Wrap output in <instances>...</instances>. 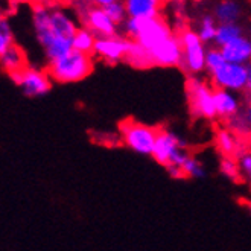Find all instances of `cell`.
I'll list each match as a JSON object with an SVG mask.
<instances>
[{
    "instance_id": "obj_7",
    "label": "cell",
    "mask_w": 251,
    "mask_h": 251,
    "mask_svg": "<svg viewBox=\"0 0 251 251\" xmlns=\"http://www.w3.org/2000/svg\"><path fill=\"white\" fill-rule=\"evenodd\" d=\"M209 76L213 88H221V90H228L233 93L245 92L248 82V66L226 63Z\"/></svg>"
},
{
    "instance_id": "obj_17",
    "label": "cell",
    "mask_w": 251,
    "mask_h": 251,
    "mask_svg": "<svg viewBox=\"0 0 251 251\" xmlns=\"http://www.w3.org/2000/svg\"><path fill=\"white\" fill-rule=\"evenodd\" d=\"M0 61H2V67L8 75L25 72L29 67L26 53L19 44H14V46L9 48L5 53L0 55Z\"/></svg>"
},
{
    "instance_id": "obj_10",
    "label": "cell",
    "mask_w": 251,
    "mask_h": 251,
    "mask_svg": "<svg viewBox=\"0 0 251 251\" xmlns=\"http://www.w3.org/2000/svg\"><path fill=\"white\" fill-rule=\"evenodd\" d=\"M151 60L154 66H161V67H175L183 63V48L180 38L176 35L169 37L165 40L155 49L150 52Z\"/></svg>"
},
{
    "instance_id": "obj_9",
    "label": "cell",
    "mask_w": 251,
    "mask_h": 251,
    "mask_svg": "<svg viewBox=\"0 0 251 251\" xmlns=\"http://www.w3.org/2000/svg\"><path fill=\"white\" fill-rule=\"evenodd\" d=\"M131 46H132V40L122 35L99 37L96 38L93 53H96L110 64H116L122 60H126V55L129 53Z\"/></svg>"
},
{
    "instance_id": "obj_13",
    "label": "cell",
    "mask_w": 251,
    "mask_h": 251,
    "mask_svg": "<svg viewBox=\"0 0 251 251\" xmlns=\"http://www.w3.org/2000/svg\"><path fill=\"white\" fill-rule=\"evenodd\" d=\"M221 52H223L227 63L241 66L251 64V40L245 35L221 48Z\"/></svg>"
},
{
    "instance_id": "obj_28",
    "label": "cell",
    "mask_w": 251,
    "mask_h": 251,
    "mask_svg": "<svg viewBox=\"0 0 251 251\" xmlns=\"http://www.w3.org/2000/svg\"><path fill=\"white\" fill-rule=\"evenodd\" d=\"M183 172L186 176H190V178H202L205 175V171L202 168V163L200 160H197L195 157H189L187 161L183 165Z\"/></svg>"
},
{
    "instance_id": "obj_29",
    "label": "cell",
    "mask_w": 251,
    "mask_h": 251,
    "mask_svg": "<svg viewBox=\"0 0 251 251\" xmlns=\"http://www.w3.org/2000/svg\"><path fill=\"white\" fill-rule=\"evenodd\" d=\"M221 172H223L227 178L230 180H238L239 178V175H241V169H239V165H238V161H234L228 157L223 158L221 160Z\"/></svg>"
},
{
    "instance_id": "obj_34",
    "label": "cell",
    "mask_w": 251,
    "mask_h": 251,
    "mask_svg": "<svg viewBox=\"0 0 251 251\" xmlns=\"http://www.w3.org/2000/svg\"><path fill=\"white\" fill-rule=\"evenodd\" d=\"M250 40H251V37H250Z\"/></svg>"
},
{
    "instance_id": "obj_27",
    "label": "cell",
    "mask_w": 251,
    "mask_h": 251,
    "mask_svg": "<svg viewBox=\"0 0 251 251\" xmlns=\"http://www.w3.org/2000/svg\"><path fill=\"white\" fill-rule=\"evenodd\" d=\"M12 46H14L12 27H11L8 19L2 17V20H0V55L5 53Z\"/></svg>"
},
{
    "instance_id": "obj_33",
    "label": "cell",
    "mask_w": 251,
    "mask_h": 251,
    "mask_svg": "<svg viewBox=\"0 0 251 251\" xmlns=\"http://www.w3.org/2000/svg\"><path fill=\"white\" fill-rule=\"evenodd\" d=\"M248 207H250V210H251V200L248 201Z\"/></svg>"
},
{
    "instance_id": "obj_12",
    "label": "cell",
    "mask_w": 251,
    "mask_h": 251,
    "mask_svg": "<svg viewBox=\"0 0 251 251\" xmlns=\"http://www.w3.org/2000/svg\"><path fill=\"white\" fill-rule=\"evenodd\" d=\"M181 148H186V143L183 139H180L176 134H174L172 131L160 129L158 134H157V142H155L152 157L157 163L163 165L166 168L169 165L171 157L178 150H181Z\"/></svg>"
},
{
    "instance_id": "obj_16",
    "label": "cell",
    "mask_w": 251,
    "mask_h": 251,
    "mask_svg": "<svg viewBox=\"0 0 251 251\" xmlns=\"http://www.w3.org/2000/svg\"><path fill=\"white\" fill-rule=\"evenodd\" d=\"M215 108L216 116L224 117V119L228 121L242 110V104L241 99L236 96V93L215 88Z\"/></svg>"
},
{
    "instance_id": "obj_26",
    "label": "cell",
    "mask_w": 251,
    "mask_h": 251,
    "mask_svg": "<svg viewBox=\"0 0 251 251\" xmlns=\"http://www.w3.org/2000/svg\"><path fill=\"white\" fill-rule=\"evenodd\" d=\"M226 58L221 52L219 48H212V49H207V58H205V72L212 75L216 70H219L226 64Z\"/></svg>"
},
{
    "instance_id": "obj_18",
    "label": "cell",
    "mask_w": 251,
    "mask_h": 251,
    "mask_svg": "<svg viewBox=\"0 0 251 251\" xmlns=\"http://www.w3.org/2000/svg\"><path fill=\"white\" fill-rule=\"evenodd\" d=\"M242 14V6L241 3L234 2V0H224L215 5L213 9V17L219 25L224 23H238L239 17Z\"/></svg>"
},
{
    "instance_id": "obj_15",
    "label": "cell",
    "mask_w": 251,
    "mask_h": 251,
    "mask_svg": "<svg viewBox=\"0 0 251 251\" xmlns=\"http://www.w3.org/2000/svg\"><path fill=\"white\" fill-rule=\"evenodd\" d=\"M128 19L154 20L160 17L161 5L158 0H126L125 2Z\"/></svg>"
},
{
    "instance_id": "obj_5",
    "label": "cell",
    "mask_w": 251,
    "mask_h": 251,
    "mask_svg": "<svg viewBox=\"0 0 251 251\" xmlns=\"http://www.w3.org/2000/svg\"><path fill=\"white\" fill-rule=\"evenodd\" d=\"M121 134L125 145L132 151L142 155H152L158 134L155 128L128 119L121 124Z\"/></svg>"
},
{
    "instance_id": "obj_32",
    "label": "cell",
    "mask_w": 251,
    "mask_h": 251,
    "mask_svg": "<svg viewBox=\"0 0 251 251\" xmlns=\"http://www.w3.org/2000/svg\"><path fill=\"white\" fill-rule=\"evenodd\" d=\"M245 99H247V104H251V64L248 66V82H247V88H245Z\"/></svg>"
},
{
    "instance_id": "obj_14",
    "label": "cell",
    "mask_w": 251,
    "mask_h": 251,
    "mask_svg": "<svg viewBox=\"0 0 251 251\" xmlns=\"http://www.w3.org/2000/svg\"><path fill=\"white\" fill-rule=\"evenodd\" d=\"M50 27L56 38H69V40H73L76 31L79 29L75 20L70 17V14L63 8H52Z\"/></svg>"
},
{
    "instance_id": "obj_6",
    "label": "cell",
    "mask_w": 251,
    "mask_h": 251,
    "mask_svg": "<svg viewBox=\"0 0 251 251\" xmlns=\"http://www.w3.org/2000/svg\"><path fill=\"white\" fill-rule=\"evenodd\" d=\"M73 6H75L78 17L82 22V27H87L88 31L93 32L98 38L117 35V27L119 26L114 25L111 19L105 14V11L96 6V3L76 2Z\"/></svg>"
},
{
    "instance_id": "obj_22",
    "label": "cell",
    "mask_w": 251,
    "mask_h": 251,
    "mask_svg": "<svg viewBox=\"0 0 251 251\" xmlns=\"http://www.w3.org/2000/svg\"><path fill=\"white\" fill-rule=\"evenodd\" d=\"M228 129L239 134H248L251 132V104L242 107V110L231 119H228Z\"/></svg>"
},
{
    "instance_id": "obj_30",
    "label": "cell",
    "mask_w": 251,
    "mask_h": 251,
    "mask_svg": "<svg viewBox=\"0 0 251 251\" xmlns=\"http://www.w3.org/2000/svg\"><path fill=\"white\" fill-rule=\"evenodd\" d=\"M238 165H239L241 174L245 175V178H247V180L250 181V184H251V152L244 154V155L239 158Z\"/></svg>"
},
{
    "instance_id": "obj_19",
    "label": "cell",
    "mask_w": 251,
    "mask_h": 251,
    "mask_svg": "<svg viewBox=\"0 0 251 251\" xmlns=\"http://www.w3.org/2000/svg\"><path fill=\"white\" fill-rule=\"evenodd\" d=\"M95 3H96V6L105 11V14L111 19V22L114 25L124 26V23L128 20L125 2H121V0H98Z\"/></svg>"
},
{
    "instance_id": "obj_3",
    "label": "cell",
    "mask_w": 251,
    "mask_h": 251,
    "mask_svg": "<svg viewBox=\"0 0 251 251\" xmlns=\"http://www.w3.org/2000/svg\"><path fill=\"white\" fill-rule=\"evenodd\" d=\"M186 95L192 116L204 119H213L216 116L215 88L207 81L198 76H189L186 81Z\"/></svg>"
},
{
    "instance_id": "obj_25",
    "label": "cell",
    "mask_w": 251,
    "mask_h": 251,
    "mask_svg": "<svg viewBox=\"0 0 251 251\" xmlns=\"http://www.w3.org/2000/svg\"><path fill=\"white\" fill-rule=\"evenodd\" d=\"M216 146L223 154L231 155L233 152H236L238 142H236V137L233 132L228 128H224L216 132Z\"/></svg>"
},
{
    "instance_id": "obj_20",
    "label": "cell",
    "mask_w": 251,
    "mask_h": 251,
    "mask_svg": "<svg viewBox=\"0 0 251 251\" xmlns=\"http://www.w3.org/2000/svg\"><path fill=\"white\" fill-rule=\"evenodd\" d=\"M241 37H244V27L239 23H224V25L218 23L215 43L219 49L227 46V44H230L231 41L238 40Z\"/></svg>"
},
{
    "instance_id": "obj_11",
    "label": "cell",
    "mask_w": 251,
    "mask_h": 251,
    "mask_svg": "<svg viewBox=\"0 0 251 251\" xmlns=\"http://www.w3.org/2000/svg\"><path fill=\"white\" fill-rule=\"evenodd\" d=\"M50 12L52 8H48V5L44 3L32 5V27L35 32V38L43 48V50L49 48L56 40L50 27Z\"/></svg>"
},
{
    "instance_id": "obj_24",
    "label": "cell",
    "mask_w": 251,
    "mask_h": 251,
    "mask_svg": "<svg viewBox=\"0 0 251 251\" xmlns=\"http://www.w3.org/2000/svg\"><path fill=\"white\" fill-rule=\"evenodd\" d=\"M216 29H218V22L213 17V14H204L200 20V26H198V35L201 38V41L205 43H212L216 38Z\"/></svg>"
},
{
    "instance_id": "obj_31",
    "label": "cell",
    "mask_w": 251,
    "mask_h": 251,
    "mask_svg": "<svg viewBox=\"0 0 251 251\" xmlns=\"http://www.w3.org/2000/svg\"><path fill=\"white\" fill-rule=\"evenodd\" d=\"M166 171H168V174H169L171 178H175V180L186 178V175H184L183 169L178 168V166H166Z\"/></svg>"
},
{
    "instance_id": "obj_2",
    "label": "cell",
    "mask_w": 251,
    "mask_h": 251,
    "mask_svg": "<svg viewBox=\"0 0 251 251\" xmlns=\"http://www.w3.org/2000/svg\"><path fill=\"white\" fill-rule=\"evenodd\" d=\"M93 70L92 55L72 50L61 60L48 64L49 76L56 82H78L87 78Z\"/></svg>"
},
{
    "instance_id": "obj_8",
    "label": "cell",
    "mask_w": 251,
    "mask_h": 251,
    "mask_svg": "<svg viewBox=\"0 0 251 251\" xmlns=\"http://www.w3.org/2000/svg\"><path fill=\"white\" fill-rule=\"evenodd\" d=\"M8 76L17 85L22 87L26 96L31 98L44 96L46 93H49L52 87V78L49 76V73L34 67H27L25 72L12 73V75Z\"/></svg>"
},
{
    "instance_id": "obj_4",
    "label": "cell",
    "mask_w": 251,
    "mask_h": 251,
    "mask_svg": "<svg viewBox=\"0 0 251 251\" xmlns=\"http://www.w3.org/2000/svg\"><path fill=\"white\" fill-rule=\"evenodd\" d=\"M178 38L183 48L181 67L190 73V76L200 75L205 70V58H207L205 44L201 41L198 32L194 29H186L178 35Z\"/></svg>"
},
{
    "instance_id": "obj_23",
    "label": "cell",
    "mask_w": 251,
    "mask_h": 251,
    "mask_svg": "<svg viewBox=\"0 0 251 251\" xmlns=\"http://www.w3.org/2000/svg\"><path fill=\"white\" fill-rule=\"evenodd\" d=\"M126 63H129L131 66H134L137 69H146V67H151L154 66L152 64V60H151V55L146 49H143L139 43L132 41V46H131V50L129 53L126 55Z\"/></svg>"
},
{
    "instance_id": "obj_21",
    "label": "cell",
    "mask_w": 251,
    "mask_h": 251,
    "mask_svg": "<svg viewBox=\"0 0 251 251\" xmlns=\"http://www.w3.org/2000/svg\"><path fill=\"white\" fill-rule=\"evenodd\" d=\"M96 35L93 32L88 31L87 27H79L75 37L72 40L73 44V50H78L82 53L90 55L92 52H95V44H96Z\"/></svg>"
},
{
    "instance_id": "obj_1",
    "label": "cell",
    "mask_w": 251,
    "mask_h": 251,
    "mask_svg": "<svg viewBox=\"0 0 251 251\" xmlns=\"http://www.w3.org/2000/svg\"><path fill=\"white\" fill-rule=\"evenodd\" d=\"M122 27H124L125 35L129 40L139 43L148 52H151L158 44H161L165 40L174 35L169 25L161 17L154 19V20L128 19Z\"/></svg>"
}]
</instances>
